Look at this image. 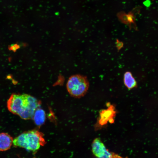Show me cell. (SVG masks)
Masks as SVG:
<instances>
[{"instance_id":"obj_1","label":"cell","mask_w":158,"mask_h":158,"mask_svg":"<svg viewBox=\"0 0 158 158\" xmlns=\"http://www.w3.org/2000/svg\"><path fill=\"white\" fill-rule=\"evenodd\" d=\"M8 110L24 120L32 118L40 103L33 97L27 94H12L7 102Z\"/></svg>"},{"instance_id":"obj_2","label":"cell","mask_w":158,"mask_h":158,"mask_svg":"<svg viewBox=\"0 0 158 158\" xmlns=\"http://www.w3.org/2000/svg\"><path fill=\"white\" fill-rule=\"evenodd\" d=\"M45 143L42 133L37 130H32L24 132L15 138L13 144L15 147L24 148L35 152Z\"/></svg>"},{"instance_id":"obj_3","label":"cell","mask_w":158,"mask_h":158,"mask_svg":"<svg viewBox=\"0 0 158 158\" xmlns=\"http://www.w3.org/2000/svg\"><path fill=\"white\" fill-rule=\"evenodd\" d=\"M89 86L86 77L80 74L71 76L66 84L67 89L70 94L73 97L78 98L85 95Z\"/></svg>"},{"instance_id":"obj_4","label":"cell","mask_w":158,"mask_h":158,"mask_svg":"<svg viewBox=\"0 0 158 158\" xmlns=\"http://www.w3.org/2000/svg\"><path fill=\"white\" fill-rule=\"evenodd\" d=\"M93 153L97 157L100 158H116L122 157L107 149L100 139L97 138L93 141L92 145Z\"/></svg>"},{"instance_id":"obj_5","label":"cell","mask_w":158,"mask_h":158,"mask_svg":"<svg viewBox=\"0 0 158 158\" xmlns=\"http://www.w3.org/2000/svg\"><path fill=\"white\" fill-rule=\"evenodd\" d=\"M116 113L115 107L113 105L108 104L107 109L101 110L99 112V116L97 123V128H101L106 125L108 122L113 123L114 118Z\"/></svg>"},{"instance_id":"obj_6","label":"cell","mask_w":158,"mask_h":158,"mask_svg":"<svg viewBox=\"0 0 158 158\" xmlns=\"http://www.w3.org/2000/svg\"><path fill=\"white\" fill-rule=\"evenodd\" d=\"M13 139L8 134L0 133V151H5L9 150L11 146Z\"/></svg>"},{"instance_id":"obj_7","label":"cell","mask_w":158,"mask_h":158,"mask_svg":"<svg viewBox=\"0 0 158 158\" xmlns=\"http://www.w3.org/2000/svg\"><path fill=\"white\" fill-rule=\"evenodd\" d=\"M123 82L125 86L129 89H131L137 87V83L129 71L126 72L124 75Z\"/></svg>"},{"instance_id":"obj_8","label":"cell","mask_w":158,"mask_h":158,"mask_svg":"<svg viewBox=\"0 0 158 158\" xmlns=\"http://www.w3.org/2000/svg\"><path fill=\"white\" fill-rule=\"evenodd\" d=\"M32 118L37 125H42L44 123L45 118L44 111L42 109L38 108L35 112Z\"/></svg>"},{"instance_id":"obj_9","label":"cell","mask_w":158,"mask_h":158,"mask_svg":"<svg viewBox=\"0 0 158 158\" xmlns=\"http://www.w3.org/2000/svg\"><path fill=\"white\" fill-rule=\"evenodd\" d=\"M123 43L122 42L117 40L116 43V47L118 50H120L123 47Z\"/></svg>"},{"instance_id":"obj_10","label":"cell","mask_w":158,"mask_h":158,"mask_svg":"<svg viewBox=\"0 0 158 158\" xmlns=\"http://www.w3.org/2000/svg\"><path fill=\"white\" fill-rule=\"evenodd\" d=\"M128 20L130 22H132L133 21V16L131 15H129L127 16Z\"/></svg>"},{"instance_id":"obj_11","label":"cell","mask_w":158,"mask_h":158,"mask_svg":"<svg viewBox=\"0 0 158 158\" xmlns=\"http://www.w3.org/2000/svg\"><path fill=\"white\" fill-rule=\"evenodd\" d=\"M18 46L17 44H15L12 46H11L10 48H11V49L12 50H16V49H17V48H18Z\"/></svg>"},{"instance_id":"obj_12","label":"cell","mask_w":158,"mask_h":158,"mask_svg":"<svg viewBox=\"0 0 158 158\" xmlns=\"http://www.w3.org/2000/svg\"><path fill=\"white\" fill-rule=\"evenodd\" d=\"M144 4L146 6H149L150 4V2L149 1H146L144 2Z\"/></svg>"}]
</instances>
